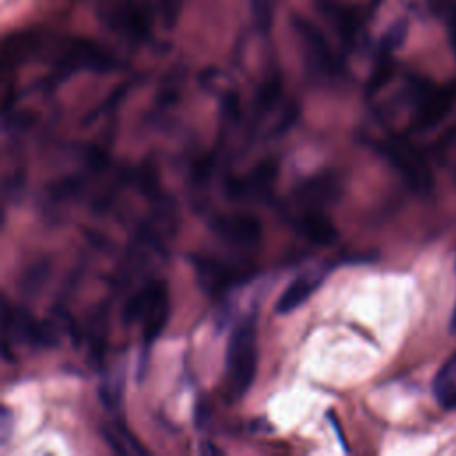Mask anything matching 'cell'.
<instances>
[{
	"mask_svg": "<svg viewBox=\"0 0 456 456\" xmlns=\"http://www.w3.org/2000/svg\"><path fill=\"white\" fill-rule=\"evenodd\" d=\"M376 150L417 192L431 189V173L420 153L403 137H388L376 142Z\"/></svg>",
	"mask_w": 456,
	"mask_h": 456,
	"instance_id": "cell-6",
	"label": "cell"
},
{
	"mask_svg": "<svg viewBox=\"0 0 456 456\" xmlns=\"http://www.w3.org/2000/svg\"><path fill=\"white\" fill-rule=\"evenodd\" d=\"M274 12H276V0H251L253 21L262 34H267L271 30L274 21Z\"/></svg>",
	"mask_w": 456,
	"mask_h": 456,
	"instance_id": "cell-17",
	"label": "cell"
},
{
	"mask_svg": "<svg viewBox=\"0 0 456 456\" xmlns=\"http://www.w3.org/2000/svg\"><path fill=\"white\" fill-rule=\"evenodd\" d=\"M456 102V84L417 86L413 94V130H428L440 123Z\"/></svg>",
	"mask_w": 456,
	"mask_h": 456,
	"instance_id": "cell-8",
	"label": "cell"
},
{
	"mask_svg": "<svg viewBox=\"0 0 456 456\" xmlns=\"http://www.w3.org/2000/svg\"><path fill=\"white\" fill-rule=\"evenodd\" d=\"M449 32H451V43L456 50V12L451 16V21H449Z\"/></svg>",
	"mask_w": 456,
	"mask_h": 456,
	"instance_id": "cell-19",
	"label": "cell"
},
{
	"mask_svg": "<svg viewBox=\"0 0 456 456\" xmlns=\"http://www.w3.org/2000/svg\"><path fill=\"white\" fill-rule=\"evenodd\" d=\"M4 335L5 338L12 337L20 342L45 347L53 346L57 342L53 326H46L43 322L34 321L21 308H9L7 301H4Z\"/></svg>",
	"mask_w": 456,
	"mask_h": 456,
	"instance_id": "cell-10",
	"label": "cell"
},
{
	"mask_svg": "<svg viewBox=\"0 0 456 456\" xmlns=\"http://www.w3.org/2000/svg\"><path fill=\"white\" fill-rule=\"evenodd\" d=\"M280 93H281V82L278 77H269L258 89L256 93V98H255V107H256V112H265L269 110L276 100L280 98Z\"/></svg>",
	"mask_w": 456,
	"mask_h": 456,
	"instance_id": "cell-18",
	"label": "cell"
},
{
	"mask_svg": "<svg viewBox=\"0 0 456 456\" xmlns=\"http://www.w3.org/2000/svg\"><path fill=\"white\" fill-rule=\"evenodd\" d=\"M45 53L61 71H68V73L78 71V69L107 71L114 68L112 57L105 50H102L98 45L87 39L69 37V39H59L55 43H48L43 37L34 34L32 57L45 55Z\"/></svg>",
	"mask_w": 456,
	"mask_h": 456,
	"instance_id": "cell-3",
	"label": "cell"
},
{
	"mask_svg": "<svg viewBox=\"0 0 456 456\" xmlns=\"http://www.w3.org/2000/svg\"><path fill=\"white\" fill-rule=\"evenodd\" d=\"M294 228L308 242L317 246H330L337 240L338 233L335 224L319 210H305L294 219Z\"/></svg>",
	"mask_w": 456,
	"mask_h": 456,
	"instance_id": "cell-13",
	"label": "cell"
},
{
	"mask_svg": "<svg viewBox=\"0 0 456 456\" xmlns=\"http://www.w3.org/2000/svg\"><path fill=\"white\" fill-rule=\"evenodd\" d=\"M321 9H322L326 20L331 23V27L337 30L338 37L346 45L351 46L356 41L358 30H360V21H358L356 12L349 7L335 4L331 0H326Z\"/></svg>",
	"mask_w": 456,
	"mask_h": 456,
	"instance_id": "cell-14",
	"label": "cell"
},
{
	"mask_svg": "<svg viewBox=\"0 0 456 456\" xmlns=\"http://www.w3.org/2000/svg\"><path fill=\"white\" fill-rule=\"evenodd\" d=\"M210 230L221 240L239 248H253L262 239V221L256 216L233 212L219 214L210 221Z\"/></svg>",
	"mask_w": 456,
	"mask_h": 456,
	"instance_id": "cell-9",
	"label": "cell"
},
{
	"mask_svg": "<svg viewBox=\"0 0 456 456\" xmlns=\"http://www.w3.org/2000/svg\"><path fill=\"white\" fill-rule=\"evenodd\" d=\"M192 265L198 276V281L203 290L210 296H221L230 289L244 283L255 273L253 265L242 262H230L216 256H194Z\"/></svg>",
	"mask_w": 456,
	"mask_h": 456,
	"instance_id": "cell-7",
	"label": "cell"
},
{
	"mask_svg": "<svg viewBox=\"0 0 456 456\" xmlns=\"http://www.w3.org/2000/svg\"><path fill=\"white\" fill-rule=\"evenodd\" d=\"M292 27L299 41L303 61L312 75L317 78H333L340 71L338 59L330 48L324 34L306 18L294 16Z\"/></svg>",
	"mask_w": 456,
	"mask_h": 456,
	"instance_id": "cell-5",
	"label": "cell"
},
{
	"mask_svg": "<svg viewBox=\"0 0 456 456\" xmlns=\"http://www.w3.org/2000/svg\"><path fill=\"white\" fill-rule=\"evenodd\" d=\"M103 436L116 452H139V454L144 452V449L137 444V440L132 438L130 433H126L121 424L103 426Z\"/></svg>",
	"mask_w": 456,
	"mask_h": 456,
	"instance_id": "cell-16",
	"label": "cell"
},
{
	"mask_svg": "<svg viewBox=\"0 0 456 456\" xmlns=\"http://www.w3.org/2000/svg\"><path fill=\"white\" fill-rule=\"evenodd\" d=\"M256 324L255 317L242 319L232 331L226 347L224 385L230 399H240L251 388L256 374Z\"/></svg>",
	"mask_w": 456,
	"mask_h": 456,
	"instance_id": "cell-2",
	"label": "cell"
},
{
	"mask_svg": "<svg viewBox=\"0 0 456 456\" xmlns=\"http://www.w3.org/2000/svg\"><path fill=\"white\" fill-rule=\"evenodd\" d=\"M326 269L321 267V269H308L305 271L303 274L296 276L289 287L280 294L276 305H274V310L276 314H290L292 310H296L297 306L305 305L308 301V297L321 287V283L324 281L326 278Z\"/></svg>",
	"mask_w": 456,
	"mask_h": 456,
	"instance_id": "cell-12",
	"label": "cell"
},
{
	"mask_svg": "<svg viewBox=\"0 0 456 456\" xmlns=\"http://www.w3.org/2000/svg\"><path fill=\"white\" fill-rule=\"evenodd\" d=\"M169 319V290L164 281H153L135 292L123 306V321L142 324V346L148 349Z\"/></svg>",
	"mask_w": 456,
	"mask_h": 456,
	"instance_id": "cell-4",
	"label": "cell"
},
{
	"mask_svg": "<svg viewBox=\"0 0 456 456\" xmlns=\"http://www.w3.org/2000/svg\"><path fill=\"white\" fill-rule=\"evenodd\" d=\"M433 394L445 410H456V354L449 356L433 378Z\"/></svg>",
	"mask_w": 456,
	"mask_h": 456,
	"instance_id": "cell-15",
	"label": "cell"
},
{
	"mask_svg": "<svg viewBox=\"0 0 456 456\" xmlns=\"http://www.w3.org/2000/svg\"><path fill=\"white\" fill-rule=\"evenodd\" d=\"M274 176H276V164L271 160H265V162L258 164L249 175L226 180L224 191H226L228 198H232L235 201L256 200V198L269 194Z\"/></svg>",
	"mask_w": 456,
	"mask_h": 456,
	"instance_id": "cell-11",
	"label": "cell"
},
{
	"mask_svg": "<svg viewBox=\"0 0 456 456\" xmlns=\"http://www.w3.org/2000/svg\"><path fill=\"white\" fill-rule=\"evenodd\" d=\"M451 331H454V333H456V305H454L452 317H451Z\"/></svg>",
	"mask_w": 456,
	"mask_h": 456,
	"instance_id": "cell-20",
	"label": "cell"
},
{
	"mask_svg": "<svg viewBox=\"0 0 456 456\" xmlns=\"http://www.w3.org/2000/svg\"><path fill=\"white\" fill-rule=\"evenodd\" d=\"M182 7L183 0H119L107 20L118 34L141 43L151 36L155 23L173 27Z\"/></svg>",
	"mask_w": 456,
	"mask_h": 456,
	"instance_id": "cell-1",
	"label": "cell"
}]
</instances>
